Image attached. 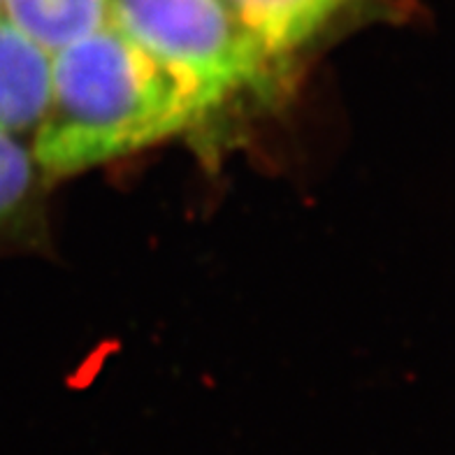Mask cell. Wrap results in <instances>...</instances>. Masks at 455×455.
Wrapping results in <instances>:
<instances>
[{
	"label": "cell",
	"instance_id": "6da1fadb",
	"mask_svg": "<svg viewBox=\"0 0 455 455\" xmlns=\"http://www.w3.org/2000/svg\"><path fill=\"white\" fill-rule=\"evenodd\" d=\"M207 112L198 91L109 24L52 54L36 161L59 177L89 170L180 135Z\"/></svg>",
	"mask_w": 455,
	"mask_h": 455
},
{
	"label": "cell",
	"instance_id": "7a4b0ae2",
	"mask_svg": "<svg viewBox=\"0 0 455 455\" xmlns=\"http://www.w3.org/2000/svg\"><path fill=\"white\" fill-rule=\"evenodd\" d=\"M109 24L198 91L210 109L258 84L272 60L226 0H112Z\"/></svg>",
	"mask_w": 455,
	"mask_h": 455
},
{
	"label": "cell",
	"instance_id": "3957f363",
	"mask_svg": "<svg viewBox=\"0 0 455 455\" xmlns=\"http://www.w3.org/2000/svg\"><path fill=\"white\" fill-rule=\"evenodd\" d=\"M52 96V54L0 17V131L40 126Z\"/></svg>",
	"mask_w": 455,
	"mask_h": 455
},
{
	"label": "cell",
	"instance_id": "277c9868",
	"mask_svg": "<svg viewBox=\"0 0 455 455\" xmlns=\"http://www.w3.org/2000/svg\"><path fill=\"white\" fill-rule=\"evenodd\" d=\"M0 7L47 54L105 28L112 17V0H0Z\"/></svg>",
	"mask_w": 455,
	"mask_h": 455
},
{
	"label": "cell",
	"instance_id": "5b68a950",
	"mask_svg": "<svg viewBox=\"0 0 455 455\" xmlns=\"http://www.w3.org/2000/svg\"><path fill=\"white\" fill-rule=\"evenodd\" d=\"M265 52L276 59L316 33L337 12L330 0H226Z\"/></svg>",
	"mask_w": 455,
	"mask_h": 455
},
{
	"label": "cell",
	"instance_id": "8992f818",
	"mask_svg": "<svg viewBox=\"0 0 455 455\" xmlns=\"http://www.w3.org/2000/svg\"><path fill=\"white\" fill-rule=\"evenodd\" d=\"M33 181V161L26 147L0 131V219L12 214L28 196Z\"/></svg>",
	"mask_w": 455,
	"mask_h": 455
},
{
	"label": "cell",
	"instance_id": "52a82bcc",
	"mask_svg": "<svg viewBox=\"0 0 455 455\" xmlns=\"http://www.w3.org/2000/svg\"><path fill=\"white\" fill-rule=\"evenodd\" d=\"M330 3H332V5H335V10H339V7L344 5V3H348V0H330Z\"/></svg>",
	"mask_w": 455,
	"mask_h": 455
}]
</instances>
